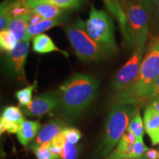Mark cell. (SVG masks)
Masks as SVG:
<instances>
[{
	"instance_id": "39",
	"label": "cell",
	"mask_w": 159,
	"mask_h": 159,
	"mask_svg": "<svg viewBox=\"0 0 159 159\" xmlns=\"http://www.w3.org/2000/svg\"><path fill=\"white\" fill-rule=\"evenodd\" d=\"M137 2H140L141 4H142V0H136Z\"/></svg>"
},
{
	"instance_id": "25",
	"label": "cell",
	"mask_w": 159,
	"mask_h": 159,
	"mask_svg": "<svg viewBox=\"0 0 159 159\" xmlns=\"http://www.w3.org/2000/svg\"><path fill=\"white\" fill-rule=\"evenodd\" d=\"M66 130L61 132L58 136H57L51 142L52 153L53 154V156L57 159H59L63 147H64V144L66 142Z\"/></svg>"
},
{
	"instance_id": "33",
	"label": "cell",
	"mask_w": 159,
	"mask_h": 159,
	"mask_svg": "<svg viewBox=\"0 0 159 159\" xmlns=\"http://www.w3.org/2000/svg\"><path fill=\"white\" fill-rule=\"evenodd\" d=\"M159 0H142V5L146 9L148 15L153 14L155 12H157Z\"/></svg>"
},
{
	"instance_id": "20",
	"label": "cell",
	"mask_w": 159,
	"mask_h": 159,
	"mask_svg": "<svg viewBox=\"0 0 159 159\" xmlns=\"http://www.w3.org/2000/svg\"><path fill=\"white\" fill-rule=\"evenodd\" d=\"M32 6L38 3H47L55 5L61 9L77 8L80 6L81 0H27Z\"/></svg>"
},
{
	"instance_id": "34",
	"label": "cell",
	"mask_w": 159,
	"mask_h": 159,
	"mask_svg": "<svg viewBox=\"0 0 159 159\" xmlns=\"http://www.w3.org/2000/svg\"><path fill=\"white\" fill-rule=\"evenodd\" d=\"M143 157L148 159H159V150L156 149H149Z\"/></svg>"
},
{
	"instance_id": "15",
	"label": "cell",
	"mask_w": 159,
	"mask_h": 159,
	"mask_svg": "<svg viewBox=\"0 0 159 159\" xmlns=\"http://www.w3.org/2000/svg\"><path fill=\"white\" fill-rule=\"evenodd\" d=\"M4 2L11 19L30 16L33 13V8L27 0H5Z\"/></svg>"
},
{
	"instance_id": "8",
	"label": "cell",
	"mask_w": 159,
	"mask_h": 159,
	"mask_svg": "<svg viewBox=\"0 0 159 159\" xmlns=\"http://www.w3.org/2000/svg\"><path fill=\"white\" fill-rule=\"evenodd\" d=\"M30 48L29 41H19L14 49L7 52L6 56V68L10 74L22 80L25 78V65Z\"/></svg>"
},
{
	"instance_id": "14",
	"label": "cell",
	"mask_w": 159,
	"mask_h": 159,
	"mask_svg": "<svg viewBox=\"0 0 159 159\" xmlns=\"http://www.w3.org/2000/svg\"><path fill=\"white\" fill-rule=\"evenodd\" d=\"M41 128V125L39 121H24L16 133L17 139L20 144L27 147L33 139L36 138Z\"/></svg>"
},
{
	"instance_id": "31",
	"label": "cell",
	"mask_w": 159,
	"mask_h": 159,
	"mask_svg": "<svg viewBox=\"0 0 159 159\" xmlns=\"http://www.w3.org/2000/svg\"><path fill=\"white\" fill-rule=\"evenodd\" d=\"M159 98V76L158 78L156 80V81L153 83V84L151 85V87L149 89V91L145 95L144 100L151 101L154 100V99Z\"/></svg>"
},
{
	"instance_id": "6",
	"label": "cell",
	"mask_w": 159,
	"mask_h": 159,
	"mask_svg": "<svg viewBox=\"0 0 159 159\" xmlns=\"http://www.w3.org/2000/svg\"><path fill=\"white\" fill-rule=\"evenodd\" d=\"M65 32L75 53L82 61H99L102 52L96 43L86 33L85 23L77 19L73 25L67 26Z\"/></svg>"
},
{
	"instance_id": "5",
	"label": "cell",
	"mask_w": 159,
	"mask_h": 159,
	"mask_svg": "<svg viewBox=\"0 0 159 159\" xmlns=\"http://www.w3.org/2000/svg\"><path fill=\"white\" fill-rule=\"evenodd\" d=\"M120 2L128 18L134 47L144 49L149 34L148 12L136 0H120Z\"/></svg>"
},
{
	"instance_id": "37",
	"label": "cell",
	"mask_w": 159,
	"mask_h": 159,
	"mask_svg": "<svg viewBox=\"0 0 159 159\" xmlns=\"http://www.w3.org/2000/svg\"><path fill=\"white\" fill-rule=\"evenodd\" d=\"M157 19H158V27H159V2H158V9H157Z\"/></svg>"
},
{
	"instance_id": "32",
	"label": "cell",
	"mask_w": 159,
	"mask_h": 159,
	"mask_svg": "<svg viewBox=\"0 0 159 159\" xmlns=\"http://www.w3.org/2000/svg\"><path fill=\"white\" fill-rule=\"evenodd\" d=\"M11 21V19H10L7 11H6L5 2H2L1 7H0V30H1V31L7 29V27H8Z\"/></svg>"
},
{
	"instance_id": "13",
	"label": "cell",
	"mask_w": 159,
	"mask_h": 159,
	"mask_svg": "<svg viewBox=\"0 0 159 159\" xmlns=\"http://www.w3.org/2000/svg\"><path fill=\"white\" fill-rule=\"evenodd\" d=\"M136 140V139L134 134L130 130H127L119 140L116 148L108 155L106 159H122L130 158Z\"/></svg>"
},
{
	"instance_id": "12",
	"label": "cell",
	"mask_w": 159,
	"mask_h": 159,
	"mask_svg": "<svg viewBox=\"0 0 159 159\" xmlns=\"http://www.w3.org/2000/svg\"><path fill=\"white\" fill-rule=\"evenodd\" d=\"M144 129L152 144H159V112L151 105L147 107L144 114Z\"/></svg>"
},
{
	"instance_id": "18",
	"label": "cell",
	"mask_w": 159,
	"mask_h": 159,
	"mask_svg": "<svg viewBox=\"0 0 159 159\" xmlns=\"http://www.w3.org/2000/svg\"><path fill=\"white\" fill-rule=\"evenodd\" d=\"M61 25V21L57 19H43L36 25L29 26L27 34L25 35V41H30L32 38H34L38 35L42 34L43 32L52 28L55 26Z\"/></svg>"
},
{
	"instance_id": "19",
	"label": "cell",
	"mask_w": 159,
	"mask_h": 159,
	"mask_svg": "<svg viewBox=\"0 0 159 159\" xmlns=\"http://www.w3.org/2000/svg\"><path fill=\"white\" fill-rule=\"evenodd\" d=\"M33 13H37L43 19H57L63 13V9L47 3H38L32 6Z\"/></svg>"
},
{
	"instance_id": "9",
	"label": "cell",
	"mask_w": 159,
	"mask_h": 159,
	"mask_svg": "<svg viewBox=\"0 0 159 159\" xmlns=\"http://www.w3.org/2000/svg\"><path fill=\"white\" fill-rule=\"evenodd\" d=\"M58 92H47L35 97L29 105L23 108L24 114L28 116H42L53 109L58 108Z\"/></svg>"
},
{
	"instance_id": "17",
	"label": "cell",
	"mask_w": 159,
	"mask_h": 159,
	"mask_svg": "<svg viewBox=\"0 0 159 159\" xmlns=\"http://www.w3.org/2000/svg\"><path fill=\"white\" fill-rule=\"evenodd\" d=\"M30 16L31 15L11 19V21H10L7 30L11 33H13L18 42L22 41L25 39L30 26Z\"/></svg>"
},
{
	"instance_id": "10",
	"label": "cell",
	"mask_w": 159,
	"mask_h": 159,
	"mask_svg": "<svg viewBox=\"0 0 159 159\" xmlns=\"http://www.w3.org/2000/svg\"><path fill=\"white\" fill-rule=\"evenodd\" d=\"M66 128H68L66 124L61 119H52L40 130L34 142L30 146V149L33 150L43 143L52 142Z\"/></svg>"
},
{
	"instance_id": "2",
	"label": "cell",
	"mask_w": 159,
	"mask_h": 159,
	"mask_svg": "<svg viewBox=\"0 0 159 159\" xmlns=\"http://www.w3.org/2000/svg\"><path fill=\"white\" fill-rule=\"evenodd\" d=\"M159 76V36L152 38L142 60L140 73L136 83L129 90L119 94V102H139L144 99L151 85Z\"/></svg>"
},
{
	"instance_id": "27",
	"label": "cell",
	"mask_w": 159,
	"mask_h": 159,
	"mask_svg": "<svg viewBox=\"0 0 159 159\" xmlns=\"http://www.w3.org/2000/svg\"><path fill=\"white\" fill-rule=\"evenodd\" d=\"M33 152L36 156L37 159H57L52 153L51 142L43 143L35 148Z\"/></svg>"
},
{
	"instance_id": "7",
	"label": "cell",
	"mask_w": 159,
	"mask_h": 159,
	"mask_svg": "<svg viewBox=\"0 0 159 159\" xmlns=\"http://www.w3.org/2000/svg\"><path fill=\"white\" fill-rule=\"evenodd\" d=\"M144 49L134 47L132 56L115 75L112 80V88L120 93L134 86L140 73Z\"/></svg>"
},
{
	"instance_id": "30",
	"label": "cell",
	"mask_w": 159,
	"mask_h": 159,
	"mask_svg": "<svg viewBox=\"0 0 159 159\" xmlns=\"http://www.w3.org/2000/svg\"><path fill=\"white\" fill-rule=\"evenodd\" d=\"M66 142L73 144H76L82 137L80 131L75 128H68L66 130Z\"/></svg>"
},
{
	"instance_id": "24",
	"label": "cell",
	"mask_w": 159,
	"mask_h": 159,
	"mask_svg": "<svg viewBox=\"0 0 159 159\" xmlns=\"http://www.w3.org/2000/svg\"><path fill=\"white\" fill-rule=\"evenodd\" d=\"M127 130L132 132L134 134V136H136V139L143 138L144 133V127L143 120L139 112L137 113L131 119Z\"/></svg>"
},
{
	"instance_id": "36",
	"label": "cell",
	"mask_w": 159,
	"mask_h": 159,
	"mask_svg": "<svg viewBox=\"0 0 159 159\" xmlns=\"http://www.w3.org/2000/svg\"><path fill=\"white\" fill-rule=\"evenodd\" d=\"M150 105H151L152 107H153L155 109H156V110L159 112V99H154V100L151 101L150 102Z\"/></svg>"
},
{
	"instance_id": "38",
	"label": "cell",
	"mask_w": 159,
	"mask_h": 159,
	"mask_svg": "<svg viewBox=\"0 0 159 159\" xmlns=\"http://www.w3.org/2000/svg\"><path fill=\"white\" fill-rule=\"evenodd\" d=\"M122 159H140V158H122Z\"/></svg>"
},
{
	"instance_id": "1",
	"label": "cell",
	"mask_w": 159,
	"mask_h": 159,
	"mask_svg": "<svg viewBox=\"0 0 159 159\" xmlns=\"http://www.w3.org/2000/svg\"><path fill=\"white\" fill-rule=\"evenodd\" d=\"M98 80L87 75L76 74L60 87L59 110L69 122H74L96 97Z\"/></svg>"
},
{
	"instance_id": "35",
	"label": "cell",
	"mask_w": 159,
	"mask_h": 159,
	"mask_svg": "<svg viewBox=\"0 0 159 159\" xmlns=\"http://www.w3.org/2000/svg\"><path fill=\"white\" fill-rule=\"evenodd\" d=\"M41 20H43L42 18L40 16L39 14L33 12V13H32L30 16V26L36 25V24L40 22Z\"/></svg>"
},
{
	"instance_id": "40",
	"label": "cell",
	"mask_w": 159,
	"mask_h": 159,
	"mask_svg": "<svg viewBox=\"0 0 159 159\" xmlns=\"http://www.w3.org/2000/svg\"><path fill=\"white\" fill-rule=\"evenodd\" d=\"M140 159H148V158H144V157H142Z\"/></svg>"
},
{
	"instance_id": "21",
	"label": "cell",
	"mask_w": 159,
	"mask_h": 159,
	"mask_svg": "<svg viewBox=\"0 0 159 159\" xmlns=\"http://www.w3.org/2000/svg\"><path fill=\"white\" fill-rule=\"evenodd\" d=\"M1 118L5 119L7 122L14 123V124L21 125L25 120L22 111L19 107L16 106H7L4 109Z\"/></svg>"
},
{
	"instance_id": "4",
	"label": "cell",
	"mask_w": 159,
	"mask_h": 159,
	"mask_svg": "<svg viewBox=\"0 0 159 159\" xmlns=\"http://www.w3.org/2000/svg\"><path fill=\"white\" fill-rule=\"evenodd\" d=\"M86 33L97 43L103 55H111L117 52L114 27L112 19L106 12L99 11L91 5L89 19L85 23Z\"/></svg>"
},
{
	"instance_id": "16",
	"label": "cell",
	"mask_w": 159,
	"mask_h": 159,
	"mask_svg": "<svg viewBox=\"0 0 159 159\" xmlns=\"http://www.w3.org/2000/svg\"><path fill=\"white\" fill-rule=\"evenodd\" d=\"M33 49L35 52L40 54L52 52H59L63 53L66 56L68 57V53L56 47L52 40L49 35L46 34H40L35 36L33 39Z\"/></svg>"
},
{
	"instance_id": "29",
	"label": "cell",
	"mask_w": 159,
	"mask_h": 159,
	"mask_svg": "<svg viewBox=\"0 0 159 159\" xmlns=\"http://www.w3.org/2000/svg\"><path fill=\"white\" fill-rule=\"evenodd\" d=\"M20 125L11 123L0 118V134H2L5 132H8L9 134H16Z\"/></svg>"
},
{
	"instance_id": "22",
	"label": "cell",
	"mask_w": 159,
	"mask_h": 159,
	"mask_svg": "<svg viewBox=\"0 0 159 159\" xmlns=\"http://www.w3.org/2000/svg\"><path fill=\"white\" fill-rule=\"evenodd\" d=\"M18 43L16 39L8 30H4L0 33V47L2 51L10 52L15 48Z\"/></svg>"
},
{
	"instance_id": "26",
	"label": "cell",
	"mask_w": 159,
	"mask_h": 159,
	"mask_svg": "<svg viewBox=\"0 0 159 159\" xmlns=\"http://www.w3.org/2000/svg\"><path fill=\"white\" fill-rule=\"evenodd\" d=\"M80 146L66 142L59 159H77L80 152Z\"/></svg>"
},
{
	"instance_id": "11",
	"label": "cell",
	"mask_w": 159,
	"mask_h": 159,
	"mask_svg": "<svg viewBox=\"0 0 159 159\" xmlns=\"http://www.w3.org/2000/svg\"><path fill=\"white\" fill-rule=\"evenodd\" d=\"M103 2L108 11L115 16L118 21L122 35L127 44L129 46H134L130 28H129L128 18L121 5L120 0H103Z\"/></svg>"
},
{
	"instance_id": "41",
	"label": "cell",
	"mask_w": 159,
	"mask_h": 159,
	"mask_svg": "<svg viewBox=\"0 0 159 159\" xmlns=\"http://www.w3.org/2000/svg\"><path fill=\"white\" fill-rule=\"evenodd\" d=\"M158 99H159V98H158Z\"/></svg>"
},
{
	"instance_id": "28",
	"label": "cell",
	"mask_w": 159,
	"mask_h": 159,
	"mask_svg": "<svg viewBox=\"0 0 159 159\" xmlns=\"http://www.w3.org/2000/svg\"><path fill=\"white\" fill-rule=\"evenodd\" d=\"M148 150L149 149L148 147L145 146L144 142H143V138L136 139L134 145V149H133L130 158H141Z\"/></svg>"
},
{
	"instance_id": "3",
	"label": "cell",
	"mask_w": 159,
	"mask_h": 159,
	"mask_svg": "<svg viewBox=\"0 0 159 159\" xmlns=\"http://www.w3.org/2000/svg\"><path fill=\"white\" fill-rule=\"evenodd\" d=\"M138 112V102L131 101L119 102L111 108L105 122L102 144L103 156L111 153L128 129L130 120Z\"/></svg>"
},
{
	"instance_id": "23",
	"label": "cell",
	"mask_w": 159,
	"mask_h": 159,
	"mask_svg": "<svg viewBox=\"0 0 159 159\" xmlns=\"http://www.w3.org/2000/svg\"><path fill=\"white\" fill-rule=\"evenodd\" d=\"M37 87V81L35 80L33 84H32L26 88L21 89L16 92V97L20 105L25 107L29 105L33 99H32V94L34 89Z\"/></svg>"
}]
</instances>
